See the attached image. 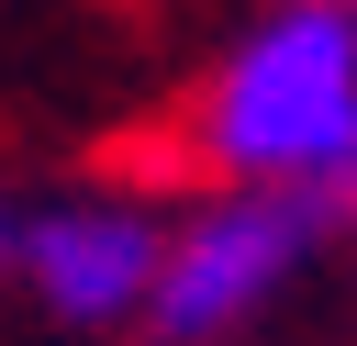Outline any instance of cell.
<instances>
[{
  "label": "cell",
  "instance_id": "obj_1",
  "mask_svg": "<svg viewBox=\"0 0 357 346\" xmlns=\"http://www.w3.org/2000/svg\"><path fill=\"white\" fill-rule=\"evenodd\" d=\"M201 145L245 190H290V201L335 212L357 190V22L335 0L268 11L223 56V78L201 100Z\"/></svg>",
  "mask_w": 357,
  "mask_h": 346
},
{
  "label": "cell",
  "instance_id": "obj_5",
  "mask_svg": "<svg viewBox=\"0 0 357 346\" xmlns=\"http://www.w3.org/2000/svg\"><path fill=\"white\" fill-rule=\"evenodd\" d=\"M335 11H357V0H335Z\"/></svg>",
  "mask_w": 357,
  "mask_h": 346
},
{
  "label": "cell",
  "instance_id": "obj_3",
  "mask_svg": "<svg viewBox=\"0 0 357 346\" xmlns=\"http://www.w3.org/2000/svg\"><path fill=\"white\" fill-rule=\"evenodd\" d=\"M11 268L33 279V301L56 324H123L156 301V268H167V234L123 201H45L22 234H11Z\"/></svg>",
  "mask_w": 357,
  "mask_h": 346
},
{
  "label": "cell",
  "instance_id": "obj_4",
  "mask_svg": "<svg viewBox=\"0 0 357 346\" xmlns=\"http://www.w3.org/2000/svg\"><path fill=\"white\" fill-rule=\"evenodd\" d=\"M11 234H22V223H11V201H0V268H11Z\"/></svg>",
  "mask_w": 357,
  "mask_h": 346
},
{
  "label": "cell",
  "instance_id": "obj_2",
  "mask_svg": "<svg viewBox=\"0 0 357 346\" xmlns=\"http://www.w3.org/2000/svg\"><path fill=\"white\" fill-rule=\"evenodd\" d=\"M312 201H290V190H245V201H212L178 246H167V268H156V335L167 346H201V335H223V324H245L279 279H290V257L312 246Z\"/></svg>",
  "mask_w": 357,
  "mask_h": 346
}]
</instances>
